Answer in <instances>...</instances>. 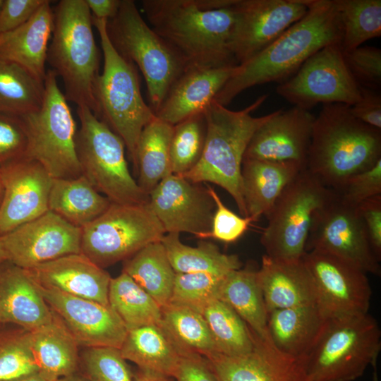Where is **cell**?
<instances>
[{"label":"cell","mask_w":381,"mask_h":381,"mask_svg":"<svg viewBox=\"0 0 381 381\" xmlns=\"http://www.w3.org/2000/svg\"><path fill=\"white\" fill-rule=\"evenodd\" d=\"M238 0H143L147 23L188 67L238 65L232 50Z\"/></svg>","instance_id":"1"},{"label":"cell","mask_w":381,"mask_h":381,"mask_svg":"<svg viewBox=\"0 0 381 381\" xmlns=\"http://www.w3.org/2000/svg\"><path fill=\"white\" fill-rule=\"evenodd\" d=\"M308 11L273 43L236 66L215 97L226 107L237 95L255 85L289 79L313 54L341 43L342 28L334 0H305Z\"/></svg>","instance_id":"2"},{"label":"cell","mask_w":381,"mask_h":381,"mask_svg":"<svg viewBox=\"0 0 381 381\" xmlns=\"http://www.w3.org/2000/svg\"><path fill=\"white\" fill-rule=\"evenodd\" d=\"M381 159V130L356 119L350 106L322 105L315 117L306 169L337 190L352 176Z\"/></svg>","instance_id":"3"},{"label":"cell","mask_w":381,"mask_h":381,"mask_svg":"<svg viewBox=\"0 0 381 381\" xmlns=\"http://www.w3.org/2000/svg\"><path fill=\"white\" fill-rule=\"evenodd\" d=\"M267 97L262 95L236 111L213 100L204 112L207 131L201 157L193 169L181 176L195 183H212L224 189L242 217H248L241 182L244 155L254 133L274 111L262 116H253L252 113Z\"/></svg>","instance_id":"4"},{"label":"cell","mask_w":381,"mask_h":381,"mask_svg":"<svg viewBox=\"0 0 381 381\" xmlns=\"http://www.w3.org/2000/svg\"><path fill=\"white\" fill-rule=\"evenodd\" d=\"M53 13L47 63L61 78L66 100L89 108L97 116L93 86L99 74L100 56L90 11L85 0H61Z\"/></svg>","instance_id":"5"},{"label":"cell","mask_w":381,"mask_h":381,"mask_svg":"<svg viewBox=\"0 0 381 381\" xmlns=\"http://www.w3.org/2000/svg\"><path fill=\"white\" fill-rule=\"evenodd\" d=\"M104 57L102 73L95 80L97 117L123 141L137 171L136 149L140 135L156 114L144 101L137 67L114 49L107 31V20L92 18Z\"/></svg>","instance_id":"6"},{"label":"cell","mask_w":381,"mask_h":381,"mask_svg":"<svg viewBox=\"0 0 381 381\" xmlns=\"http://www.w3.org/2000/svg\"><path fill=\"white\" fill-rule=\"evenodd\" d=\"M114 49L138 67L156 114L171 87L189 67L183 59L144 20L133 0H121L116 15L107 21Z\"/></svg>","instance_id":"7"},{"label":"cell","mask_w":381,"mask_h":381,"mask_svg":"<svg viewBox=\"0 0 381 381\" xmlns=\"http://www.w3.org/2000/svg\"><path fill=\"white\" fill-rule=\"evenodd\" d=\"M377 320L367 313L328 318L307 357L309 381H353L375 365L381 347Z\"/></svg>","instance_id":"8"},{"label":"cell","mask_w":381,"mask_h":381,"mask_svg":"<svg viewBox=\"0 0 381 381\" xmlns=\"http://www.w3.org/2000/svg\"><path fill=\"white\" fill-rule=\"evenodd\" d=\"M80 128L76 152L82 174L111 202L145 204L149 195L132 176L125 156V144L86 107H78Z\"/></svg>","instance_id":"9"},{"label":"cell","mask_w":381,"mask_h":381,"mask_svg":"<svg viewBox=\"0 0 381 381\" xmlns=\"http://www.w3.org/2000/svg\"><path fill=\"white\" fill-rule=\"evenodd\" d=\"M44 83L41 107L20 116L28 135L24 157L39 162L52 179L78 177L82 172L76 152V124L71 109L54 71H47Z\"/></svg>","instance_id":"10"},{"label":"cell","mask_w":381,"mask_h":381,"mask_svg":"<svg viewBox=\"0 0 381 381\" xmlns=\"http://www.w3.org/2000/svg\"><path fill=\"white\" fill-rule=\"evenodd\" d=\"M333 194L307 169L300 171L266 217L267 225L260 237L265 255L279 260L301 259L314 214Z\"/></svg>","instance_id":"11"},{"label":"cell","mask_w":381,"mask_h":381,"mask_svg":"<svg viewBox=\"0 0 381 381\" xmlns=\"http://www.w3.org/2000/svg\"><path fill=\"white\" fill-rule=\"evenodd\" d=\"M164 234L148 202H111L81 229V253L104 269L128 259L150 243L161 241Z\"/></svg>","instance_id":"12"},{"label":"cell","mask_w":381,"mask_h":381,"mask_svg":"<svg viewBox=\"0 0 381 381\" xmlns=\"http://www.w3.org/2000/svg\"><path fill=\"white\" fill-rule=\"evenodd\" d=\"M276 92L294 107L308 110L319 103L351 106L361 97L360 86L349 71L341 43L324 47L310 56Z\"/></svg>","instance_id":"13"},{"label":"cell","mask_w":381,"mask_h":381,"mask_svg":"<svg viewBox=\"0 0 381 381\" xmlns=\"http://www.w3.org/2000/svg\"><path fill=\"white\" fill-rule=\"evenodd\" d=\"M318 250L344 260L365 273L380 275L358 206L344 201L334 190L313 218L306 253Z\"/></svg>","instance_id":"14"},{"label":"cell","mask_w":381,"mask_h":381,"mask_svg":"<svg viewBox=\"0 0 381 381\" xmlns=\"http://www.w3.org/2000/svg\"><path fill=\"white\" fill-rule=\"evenodd\" d=\"M302 260L315 284L317 305L327 318L368 313L372 289L365 272L321 251L306 252Z\"/></svg>","instance_id":"15"},{"label":"cell","mask_w":381,"mask_h":381,"mask_svg":"<svg viewBox=\"0 0 381 381\" xmlns=\"http://www.w3.org/2000/svg\"><path fill=\"white\" fill-rule=\"evenodd\" d=\"M1 239L7 261L25 270L81 253V229L49 210Z\"/></svg>","instance_id":"16"},{"label":"cell","mask_w":381,"mask_h":381,"mask_svg":"<svg viewBox=\"0 0 381 381\" xmlns=\"http://www.w3.org/2000/svg\"><path fill=\"white\" fill-rule=\"evenodd\" d=\"M307 11L305 0H238L232 40L237 64L270 46Z\"/></svg>","instance_id":"17"},{"label":"cell","mask_w":381,"mask_h":381,"mask_svg":"<svg viewBox=\"0 0 381 381\" xmlns=\"http://www.w3.org/2000/svg\"><path fill=\"white\" fill-rule=\"evenodd\" d=\"M170 174L149 194V205L165 234L187 232L206 238L215 203L207 188Z\"/></svg>","instance_id":"18"},{"label":"cell","mask_w":381,"mask_h":381,"mask_svg":"<svg viewBox=\"0 0 381 381\" xmlns=\"http://www.w3.org/2000/svg\"><path fill=\"white\" fill-rule=\"evenodd\" d=\"M36 284L52 311L79 346L121 348L128 330L110 305Z\"/></svg>","instance_id":"19"},{"label":"cell","mask_w":381,"mask_h":381,"mask_svg":"<svg viewBox=\"0 0 381 381\" xmlns=\"http://www.w3.org/2000/svg\"><path fill=\"white\" fill-rule=\"evenodd\" d=\"M4 195L0 236L49 210L52 177L37 162L23 157L0 164Z\"/></svg>","instance_id":"20"},{"label":"cell","mask_w":381,"mask_h":381,"mask_svg":"<svg viewBox=\"0 0 381 381\" xmlns=\"http://www.w3.org/2000/svg\"><path fill=\"white\" fill-rule=\"evenodd\" d=\"M315 117L296 107L274 111L253 135L243 159L294 162L306 168Z\"/></svg>","instance_id":"21"},{"label":"cell","mask_w":381,"mask_h":381,"mask_svg":"<svg viewBox=\"0 0 381 381\" xmlns=\"http://www.w3.org/2000/svg\"><path fill=\"white\" fill-rule=\"evenodd\" d=\"M253 337L254 348L250 353H215L205 357L219 381H309L307 358L284 353L270 339H262L254 332Z\"/></svg>","instance_id":"22"},{"label":"cell","mask_w":381,"mask_h":381,"mask_svg":"<svg viewBox=\"0 0 381 381\" xmlns=\"http://www.w3.org/2000/svg\"><path fill=\"white\" fill-rule=\"evenodd\" d=\"M26 270L42 286L109 306L111 276L82 253L64 255Z\"/></svg>","instance_id":"23"},{"label":"cell","mask_w":381,"mask_h":381,"mask_svg":"<svg viewBox=\"0 0 381 381\" xmlns=\"http://www.w3.org/2000/svg\"><path fill=\"white\" fill-rule=\"evenodd\" d=\"M236 66L188 68L171 87L156 116L174 126L204 113Z\"/></svg>","instance_id":"24"},{"label":"cell","mask_w":381,"mask_h":381,"mask_svg":"<svg viewBox=\"0 0 381 381\" xmlns=\"http://www.w3.org/2000/svg\"><path fill=\"white\" fill-rule=\"evenodd\" d=\"M0 266V322L28 332L50 322L53 312L26 270L8 261Z\"/></svg>","instance_id":"25"},{"label":"cell","mask_w":381,"mask_h":381,"mask_svg":"<svg viewBox=\"0 0 381 381\" xmlns=\"http://www.w3.org/2000/svg\"><path fill=\"white\" fill-rule=\"evenodd\" d=\"M267 313L273 310L317 304L313 277L299 260H279L264 255L258 270Z\"/></svg>","instance_id":"26"},{"label":"cell","mask_w":381,"mask_h":381,"mask_svg":"<svg viewBox=\"0 0 381 381\" xmlns=\"http://www.w3.org/2000/svg\"><path fill=\"white\" fill-rule=\"evenodd\" d=\"M53 27V8L50 1L45 0L26 23L0 34V59L16 63L44 81Z\"/></svg>","instance_id":"27"},{"label":"cell","mask_w":381,"mask_h":381,"mask_svg":"<svg viewBox=\"0 0 381 381\" xmlns=\"http://www.w3.org/2000/svg\"><path fill=\"white\" fill-rule=\"evenodd\" d=\"M327 319L317 304L273 310L267 313L268 337L280 351L307 358Z\"/></svg>","instance_id":"28"},{"label":"cell","mask_w":381,"mask_h":381,"mask_svg":"<svg viewBox=\"0 0 381 381\" xmlns=\"http://www.w3.org/2000/svg\"><path fill=\"white\" fill-rule=\"evenodd\" d=\"M306 169L294 162L243 159L241 182L248 217L254 221L267 217L285 188Z\"/></svg>","instance_id":"29"},{"label":"cell","mask_w":381,"mask_h":381,"mask_svg":"<svg viewBox=\"0 0 381 381\" xmlns=\"http://www.w3.org/2000/svg\"><path fill=\"white\" fill-rule=\"evenodd\" d=\"M53 314L50 322L30 332L31 351L39 373L49 381L73 375L78 364L79 345Z\"/></svg>","instance_id":"30"},{"label":"cell","mask_w":381,"mask_h":381,"mask_svg":"<svg viewBox=\"0 0 381 381\" xmlns=\"http://www.w3.org/2000/svg\"><path fill=\"white\" fill-rule=\"evenodd\" d=\"M122 357L139 368L174 379L181 350L161 325H150L128 330L119 349Z\"/></svg>","instance_id":"31"},{"label":"cell","mask_w":381,"mask_h":381,"mask_svg":"<svg viewBox=\"0 0 381 381\" xmlns=\"http://www.w3.org/2000/svg\"><path fill=\"white\" fill-rule=\"evenodd\" d=\"M111 203L83 174L75 178L52 180L49 210L76 227L82 229L94 221Z\"/></svg>","instance_id":"32"},{"label":"cell","mask_w":381,"mask_h":381,"mask_svg":"<svg viewBox=\"0 0 381 381\" xmlns=\"http://www.w3.org/2000/svg\"><path fill=\"white\" fill-rule=\"evenodd\" d=\"M218 299L228 304L257 336L269 339L267 311L258 270L247 266L228 273L219 286Z\"/></svg>","instance_id":"33"},{"label":"cell","mask_w":381,"mask_h":381,"mask_svg":"<svg viewBox=\"0 0 381 381\" xmlns=\"http://www.w3.org/2000/svg\"><path fill=\"white\" fill-rule=\"evenodd\" d=\"M174 126L157 116L143 128L137 145V172L140 188L149 195L172 174L170 145Z\"/></svg>","instance_id":"34"},{"label":"cell","mask_w":381,"mask_h":381,"mask_svg":"<svg viewBox=\"0 0 381 381\" xmlns=\"http://www.w3.org/2000/svg\"><path fill=\"white\" fill-rule=\"evenodd\" d=\"M130 276L161 307L169 303L176 272L161 241L150 243L123 261Z\"/></svg>","instance_id":"35"},{"label":"cell","mask_w":381,"mask_h":381,"mask_svg":"<svg viewBox=\"0 0 381 381\" xmlns=\"http://www.w3.org/2000/svg\"><path fill=\"white\" fill-rule=\"evenodd\" d=\"M176 273L207 272L225 276L242 267L238 255L222 253L213 243L200 241L195 247L182 243L179 234H165L161 240Z\"/></svg>","instance_id":"36"},{"label":"cell","mask_w":381,"mask_h":381,"mask_svg":"<svg viewBox=\"0 0 381 381\" xmlns=\"http://www.w3.org/2000/svg\"><path fill=\"white\" fill-rule=\"evenodd\" d=\"M44 95L43 80L16 63L0 59V113L23 116L36 111Z\"/></svg>","instance_id":"37"},{"label":"cell","mask_w":381,"mask_h":381,"mask_svg":"<svg viewBox=\"0 0 381 381\" xmlns=\"http://www.w3.org/2000/svg\"><path fill=\"white\" fill-rule=\"evenodd\" d=\"M108 299L127 330L162 323L161 306L125 272L111 279Z\"/></svg>","instance_id":"38"},{"label":"cell","mask_w":381,"mask_h":381,"mask_svg":"<svg viewBox=\"0 0 381 381\" xmlns=\"http://www.w3.org/2000/svg\"><path fill=\"white\" fill-rule=\"evenodd\" d=\"M162 325L181 351L205 357L219 353L201 313L181 306L168 303L161 307Z\"/></svg>","instance_id":"39"},{"label":"cell","mask_w":381,"mask_h":381,"mask_svg":"<svg viewBox=\"0 0 381 381\" xmlns=\"http://www.w3.org/2000/svg\"><path fill=\"white\" fill-rule=\"evenodd\" d=\"M219 352L228 356L250 353L254 348L253 332L226 303L216 298L201 313Z\"/></svg>","instance_id":"40"},{"label":"cell","mask_w":381,"mask_h":381,"mask_svg":"<svg viewBox=\"0 0 381 381\" xmlns=\"http://www.w3.org/2000/svg\"><path fill=\"white\" fill-rule=\"evenodd\" d=\"M341 28V49L352 51L381 36L380 0H334Z\"/></svg>","instance_id":"41"},{"label":"cell","mask_w":381,"mask_h":381,"mask_svg":"<svg viewBox=\"0 0 381 381\" xmlns=\"http://www.w3.org/2000/svg\"><path fill=\"white\" fill-rule=\"evenodd\" d=\"M206 131L205 113L174 126L170 145L172 174L181 176L198 164L203 151Z\"/></svg>","instance_id":"42"},{"label":"cell","mask_w":381,"mask_h":381,"mask_svg":"<svg viewBox=\"0 0 381 381\" xmlns=\"http://www.w3.org/2000/svg\"><path fill=\"white\" fill-rule=\"evenodd\" d=\"M37 372L30 347V332L22 328L0 332V381Z\"/></svg>","instance_id":"43"},{"label":"cell","mask_w":381,"mask_h":381,"mask_svg":"<svg viewBox=\"0 0 381 381\" xmlns=\"http://www.w3.org/2000/svg\"><path fill=\"white\" fill-rule=\"evenodd\" d=\"M225 276L207 272L176 273L169 303L201 313L211 301L218 298L219 288Z\"/></svg>","instance_id":"44"},{"label":"cell","mask_w":381,"mask_h":381,"mask_svg":"<svg viewBox=\"0 0 381 381\" xmlns=\"http://www.w3.org/2000/svg\"><path fill=\"white\" fill-rule=\"evenodd\" d=\"M82 358L89 381H134L133 373L119 349L108 346L86 348Z\"/></svg>","instance_id":"45"},{"label":"cell","mask_w":381,"mask_h":381,"mask_svg":"<svg viewBox=\"0 0 381 381\" xmlns=\"http://www.w3.org/2000/svg\"><path fill=\"white\" fill-rule=\"evenodd\" d=\"M346 65L359 86L380 90L381 86V49L359 47L344 53Z\"/></svg>","instance_id":"46"},{"label":"cell","mask_w":381,"mask_h":381,"mask_svg":"<svg viewBox=\"0 0 381 381\" xmlns=\"http://www.w3.org/2000/svg\"><path fill=\"white\" fill-rule=\"evenodd\" d=\"M208 191L215 203L212 228L206 236L224 243H233L239 239L248 229L253 222L250 217L238 216L229 210L222 202L214 189L207 186Z\"/></svg>","instance_id":"47"},{"label":"cell","mask_w":381,"mask_h":381,"mask_svg":"<svg viewBox=\"0 0 381 381\" xmlns=\"http://www.w3.org/2000/svg\"><path fill=\"white\" fill-rule=\"evenodd\" d=\"M334 191L344 201L353 206L381 195V159L372 167L349 178Z\"/></svg>","instance_id":"48"},{"label":"cell","mask_w":381,"mask_h":381,"mask_svg":"<svg viewBox=\"0 0 381 381\" xmlns=\"http://www.w3.org/2000/svg\"><path fill=\"white\" fill-rule=\"evenodd\" d=\"M28 135L20 116L0 113V164L25 156Z\"/></svg>","instance_id":"49"},{"label":"cell","mask_w":381,"mask_h":381,"mask_svg":"<svg viewBox=\"0 0 381 381\" xmlns=\"http://www.w3.org/2000/svg\"><path fill=\"white\" fill-rule=\"evenodd\" d=\"M44 1L45 0H4L0 11V34L23 25Z\"/></svg>","instance_id":"50"},{"label":"cell","mask_w":381,"mask_h":381,"mask_svg":"<svg viewBox=\"0 0 381 381\" xmlns=\"http://www.w3.org/2000/svg\"><path fill=\"white\" fill-rule=\"evenodd\" d=\"M175 381H219L209 361L203 356L181 351Z\"/></svg>","instance_id":"51"},{"label":"cell","mask_w":381,"mask_h":381,"mask_svg":"<svg viewBox=\"0 0 381 381\" xmlns=\"http://www.w3.org/2000/svg\"><path fill=\"white\" fill-rule=\"evenodd\" d=\"M371 249L381 260V195L370 198L358 206Z\"/></svg>","instance_id":"52"},{"label":"cell","mask_w":381,"mask_h":381,"mask_svg":"<svg viewBox=\"0 0 381 381\" xmlns=\"http://www.w3.org/2000/svg\"><path fill=\"white\" fill-rule=\"evenodd\" d=\"M361 97L350 106L352 115L363 123L381 130V95L379 90L360 86Z\"/></svg>","instance_id":"53"},{"label":"cell","mask_w":381,"mask_h":381,"mask_svg":"<svg viewBox=\"0 0 381 381\" xmlns=\"http://www.w3.org/2000/svg\"><path fill=\"white\" fill-rule=\"evenodd\" d=\"M92 15L96 19L109 20L117 13L121 0H85Z\"/></svg>","instance_id":"54"},{"label":"cell","mask_w":381,"mask_h":381,"mask_svg":"<svg viewBox=\"0 0 381 381\" xmlns=\"http://www.w3.org/2000/svg\"><path fill=\"white\" fill-rule=\"evenodd\" d=\"M133 375L134 381H175L171 377L139 368L133 373Z\"/></svg>","instance_id":"55"},{"label":"cell","mask_w":381,"mask_h":381,"mask_svg":"<svg viewBox=\"0 0 381 381\" xmlns=\"http://www.w3.org/2000/svg\"><path fill=\"white\" fill-rule=\"evenodd\" d=\"M9 381H49L44 378L39 372L28 375L20 377Z\"/></svg>","instance_id":"56"},{"label":"cell","mask_w":381,"mask_h":381,"mask_svg":"<svg viewBox=\"0 0 381 381\" xmlns=\"http://www.w3.org/2000/svg\"><path fill=\"white\" fill-rule=\"evenodd\" d=\"M56 381H89V380H85V379H83V378H80V377H78L72 375L70 376L61 377L56 380Z\"/></svg>","instance_id":"57"},{"label":"cell","mask_w":381,"mask_h":381,"mask_svg":"<svg viewBox=\"0 0 381 381\" xmlns=\"http://www.w3.org/2000/svg\"><path fill=\"white\" fill-rule=\"evenodd\" d=\"M7 261L5 250L4 249L0 236V266Z\"/></svg>","instance_id":"58"},{"label":"cell","mask_w":381,"mask_h":381,"mask_svg":"<svg viewBox=\"0 0 381 381\" xmlns=\"http://www.w3.org/2000/svg\"><path fill=\"white\" fill-rule=\"evenodd\" d=\"M4 195V186L2 183V179H1V169H0V205L2 201Z\"/></svg>","instance_id":"59"},{"label":"cell","mask_w":381,"mask_h":381,"mask_svg":"<svg viewBox=\"0 0 381 381\" xmlns=\"http://www.w3.org/2000/svg\"><path fill=\"white\" fill-rule=\"evenodd\" d=\"M4 0H0V11L2 8V6L4 5Z\"/></svg>","instance_id":"60"}]
</instances>
